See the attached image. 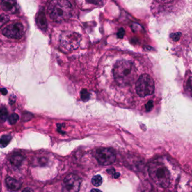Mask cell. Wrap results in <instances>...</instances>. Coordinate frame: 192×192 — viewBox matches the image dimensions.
Masks as SVG:
<instances>
[{
	"label": "cell",
	"instance_id": "cell-1",
	"mask_svg": "<svg viewBox=\"0 0 192 192\" xmlns=\"http://www.w3.org/2000/svg\"><path fill=\"white\" fill-rule=\"evenodd\" d=\"M150 60L144 56L116 53L106 56L99 67L100 85L116 102L127 98V102H136L135 86L141 74Z\"/></svg>",
	"mask_w": 192,
	"mask_h": 192
},
{
	"label": "cell",
	"instance_id": "cell-2",
	"mask_svg": "<svg viewBox=\"0 0 192 192\" xmlns=\"http://www.w3.org/2000/svg\"><path fill=\"white\" fill-rule=\"evenodd\" d=\"M48 15L55 22H61L72 15V6L68 1L59 0L50 2L48 5Z\"/></svg>",
	"mask_w": 192,
	"mask_h": 192
},
{
	"label": "cell",
	"instance_id": "cell-3",
	"mask_svg": "<svg viewBox=\"0 0 192 192\" xmlns=\"http://www.w3.org/2000/svg\"><path fill=\"white\" fill-rule=\"evenodd\" d=\"M149 173L153 181L162 188H167L170 184V175L163 164L153 162L149 166Z\"/></svg>",
	"mask_w": 192,
	"mask_h": 192
},
{
	"label": "cell",
	"instance_id": "cell-4",
	"mask_svg": "<svg viewBox=\"0 0 192 192\" xmlns=\"http://www.w3.org/2000/svg\"><path fill=\"white\" fill-rule=\"evenodd\" d=\"M94 156L98 162L103 166H108L112 164L116 160V154L113 151L109 148H101L97 149Z\"/></svg>",
	"mask_w": 192,
	"mask_h": 192
},
{
	"label": "cell",
	"instance_id": "cell-5",
	"mask_svg": "<svg viewBox=\"0 0 192 192\" xmlns=\"http://www.w3.org/2000/svg\"><path fill=\"white\" fill-rule=\"evenodd\" d=\"M81 180L77 175L71 174L64 179L62 184V192H79Z\"/></svg>",
	"mask_w": 192,
	"mask_h": 192
},
{
	"label": "cell",
	"instance_id": "cell-6",
	"mask_svg": "<svg viewBox=\"0 0 192 192\" xmlns=\"http://www.w3.org/2000/svg\"><path fill=\"white\" fill-rule=\"evenodd\" d=\"M24 33V27L20 23L9 24L3 30V34L6 37L16 40L21 39Z\"/></svg>",
	"mask_w": 192,
	"mask_h": 192
},
{
	"label": "cell",
	"instance_id": "cell-7",
	"mask_svg": "<svg viewBox=\"0 0 192 192\" xmlns=\"http://www.w3.org/2000/svg\"><path fill=\"white\" fill-rule=\"evenodd\" d=\"M61 41L64 46H65L69 48H77L80 41L78 34H76L74 33L64 35Z\"/></svg>",
	"mask_w": 192,
	"mask_h": 192
},
{
	"label": "cell",
	"instance_id": "cell-8",
	"mask_svg": "<svg viewBox=\"0 0 192 192\" xmlns=\"http://www.w3.org/2000/svg\"><path fill=\"white\" fill-rule=\"evenodd\" d=\"M1 8L6 12L10 14H15L18 10V5L14 1H3L1 2Z\"/></svg>",
	"mask_w": 192,
	"mask_h": 192
},
{
	"label": "cell",
	"instance_id": "cell-9",
	"mask_svg": "<svg viewBox=\"0 0 192 192\" xmlns=\"http://www.w3.org/2000/svg\"><path fill=\"white\" fill-rule=\"evenodd\" d=\"M184 93L192 99V73H189L185 77L183 83Z\"/></svg>",
	"mask_w": 192,
	"mask_h": 192
},
{
	"label": "cell",
	"instance_id": "cell-10",
	"mask_svg": "<svg viewBox=\"0 0 192 192\" xmlns=\"http://www.w3.org/2000/svg\"><path fill=\"white\" fill-rule=\"evenodd\" d=\"M6 184L8 189L12 192H15L19 190L22 185V184L20 181L11 177L6 178Z\"/></svg>",
	"mask_w": 192,
	"mask_h": 192
},
{
	"label": "cell",
	"instance_id": "cell-11",
	"mask_svg": "<svg viewBox=\"0 0 192 192\" xmlns=\"http://www.w3.org/2000/svg\"><path fill=\"white\" fill-rule=\"evenodd\" d=\"M36 22L39 27L42 29H45L46 28L47 22L45 16V13L43 11V10H41L38 13L36 18Z\"/></svg>",
	"mask_w": 192,
	"mask_h": 192
},
{
	"label": "cell",
	"instance_id": "cell-12",
	"mask_svg": "<svg viewBox=\"0 0 192 192\" xmlns=\"http://www.w3.org/2000/svg\"><path fill=\"white\" fill-rule=\"evenodd\" d=\"M23 160H24V157L20 154L13 155V156L11 157L10 159V162L15 166H20Z\"/></svg>",
	"mask_w": 192,
	"mask_h": 192
},
{
	"label": "cell",
	"instance_id": "cell-13",
	"mask_svg": "<svg viewBox=\"0 0 192 192\" xmlns=\"http://www.w3.org/2000/svg\"><path fill=\"white\" fill-rule=\"evenodd\" d=\"M12 139L10 135H4L0 138V147L3 148L6 147Z\"/></svg>",
	"mask_w": 192,
	"mask_h": 192
},
{
	"label": "cell",
	"instance_id": "cell-14",
	"mask_svg": "<svg viewBox=\"0 0 192 192\" xmlns=\"http://www.w3.org/2000/svg\"><path fill=\"white\" fill-rule=\"evenodd\" d=\"M8 117V111L5 107L0 108V123H3Z\"/></svg>",
	"mask_w": 192,
	"mask_h": 192
},
{
	"label": "cell",
	"instance_id": "cell-15",
	"mask_svg": "<svg viewBox=\"0 0 192 192\" xmlns=\"http://www.w3.org/2000/svg\"><path fill=\"white\" fill-rule=\"evenodd\" d=\"M92 184L95 186L98 187L102 184V178L99 175H97L93 176L92 179Z\"/></svg>",
	"mask_w": 192,
	"mask_h": 192
},
{
	"label": "cell",
	"instance_id": "cell-16",
	"mask_svg": "<svg viewBox=\"0 0 192 192\" xmlns=\"http://www.w3.org/2000/svg\"><path fill=\"white\" fill-rule=\"evenodd\" d=\"M19 117L16 113H13L8 117V122L11 125H14L19 120Z\"/></svg>",
	"mask_w": 192,
	"mask_h": 192
},
{
	"label": "cell",
	"instance_id": "cell-17",
	"mask_svg": "<svg viewBox=\"0 0 192 192\" xmlns=\"http://www.w3.org/2000/svg\"><path fill=\"white\" fill-rule=\"evenodd\" d=\"M9 20V16L6 14L0 15V28Z\"/></svg>",
	"mask_w": 192,
	"mask_h": 192
},
{
	"label": "cell",
	"instance_id": "cell-18",
	"mask_svg": "<svg viewBox=\"0 0 192 192\" xmlns=\"http://www.w3.org/2000/svg\"><path fill=\"white\" fill-rule=\"evenodd\" d=\"M0 92L2 93V95H6L8 94V91H7V90L6 88H0Z\"/></svg>",
	"mask_w": 192,
	"mask_h": 192
},
{
	"label": "cell",
	"instance_id": "cell-19",
	"mask_svg": "<svg viewBox=\"0 0 192 192\" xmlns=\"http://www.w3.org/2000/svg\"><path fill=\"white\" fill-rule=\"evenodd\" d=\"M34 192V191L32 189H31V188H25L24 189V190L23 191V192Z\"/></svg>",
	"mask_w": 192,
	"mask_h": 192
},
{
	"label": "cell",
	"instance_id": "cell-20",
	"mask_svg": "<svg viewBox=\"0 0 192 192\" xmlns=\"http://www.w3.org/2000/svg\"><path fill=\"white\" fill-rule=\"evenodd\" d=\"M91 192H102L101 191L99 190V189H93L91 190Z\"/></svg>",
	"mask_w": 192,
	"mask_h": 192
}]
</instances>
